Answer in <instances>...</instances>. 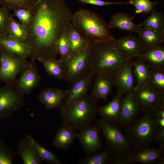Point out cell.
<instances>
[{
  "instance_id": "6da1fadb",
  "label": "cell",
  "mask_w": 164,
  "mask_h": 164,
  "mask_svg": "<svg viewBox=\"0 0 164 164\" xmlns=\"http://www.w3.org/2000/svg\"><path fill=\"white\" fill-rule=\"evenodd\" d=\"M31 10L24 42L31 48V60L56 58V42L71 23L73 14L65 0H39Z\"/></svg>"
},
{
  "instance_id": "7a4b0ae2",
  "label": "cell",
  "mask_w": 164,
  "mask_h": 164,
  "mask_svg": "<svg viewBox=\"0 0 164 164\" xmlns=\"http://www.w3.org/2000/svg\"><path fill=\"white\" fill-rule=\"evenodd\" d=\"M114 39L91 43L89 71L93 73L113 77L126 63L132 60L116 47Z\"/></svg>"
},
{
  "instance_id": "3957f363",
  "label": "cell",
  "mask_w": 164,
  "mask_h": 164,
  "mask_svg": "<svg viewBox=\"0 0 164 164\" xmlns=\"http://www.w3.org/2000/svg\"><path fill=\"white\" fill-rule=\"evenodd\" d=\"M97 101L87 93L60 108L63 124L75 130L90 125L98 113Z\"/></svg>"
},
{
  "instance_id": "277c9868",
  "label": "cell",
  "mask_w": 164,
  "mask_h": 164,
  "mask_svg": "<svg viewBox=\"0 0 164 164\" xmlns=\"http://www.w3.org/2000/svg\"><path fill=\"white\" fill-rule=\"evenodd\" d=\"M71 23L80 33L91 42L115 39L107 24L101 16L91 11L81 9L73 14Z\"/></svg>"
},
{
  "instance_id": "5b68a950",
  "label": "cell",
  "mask_w": 164,
  "mask_h": 164,
  "mask_svg": "<svg viewBox=\"0 0 164 164\" xmlns=\"http://www.w3.org/2000/svg\"><path fill=\"white\" fill-rule=\"evenodd\" d=\"M96 123L105 140L106 149L114 157L113 164H127V158L133 150L132 146L122 128L117 122L102 118L99 119Z\"/></svg>"
},
{
  "instance_id": "8992f818",
  "label": "cell",
  "mask_w": 164,
  "mask_h": 164,
  "mask_svg": "<svg viewBox=\"0 0 164 164\" xmlns=\"http://www.w3.org/2000/svg\"><path fill=\"white\" fill-rule=\"evenodd\" d=\"M125 128V134L132 146L141 149L149 147L159 128L156 111L147 110Z\"/></svg>"
},
{
  "instance_id": "52a82bcc",
  "label": "cell",
  "mask_w": 164,
  "mask_h": 164,
  "mask_svg": "<svg viewBox=\"0 0 164 164\" xmlns=\"http://www.w3.org/2000/svg\"><path fill=\"white\" fill-rule=\"evenodd\" d=\"M31 62L26 58L9 53L0 48V80L16 84L17 77L28 68Z\"/></svg>"
},
{
  "instance_id": "ba28073f",
  "label": "cell",
  "mask_w": 164,
  "mask_h": 164,
  "mask_svg": "<svg viewBox=\"0 0 164 164\" xmlns=\"http://www.w3.org/2000/svg\"><path fill=\"white\" fill-rule=\"evenodd\" d=\"M24 95L15 84H5L0 87V120L8 118L23 108L25 102Z\"/></svg>"
},
{
  "instance_id": "9c48e42d",
  "label": "cell",
  "mask_w": 164,
  "mask_h": 164,
  "mask_svg": "<svg viewBox=\"0 0 164 164\" xmlns=\"http://www.w3.org/2000/svg\"><path fill=\"white\" fill-rule=\"evenodd\" d=\"M91 43L81 52L63 60L65 72L64 80L73 83L89 71Z\"/></svg>"
},
{
  "instance_id": "30bf717a",
  "label": "cell",
  "mask_w": 164,
  "mask_h": 164,
  "mask_svg": "<svg viewBox=\"0 0 164 164\" xmlns=\"http://www.w3.org/2000/svg\"><path fill=\"white\" fill-rule=\"evenodd\" d=\"M134 94L142 108V112L152 109L164 108V93L159 92L149 85L135 87Z\"/></svg>"
},
{
  "instance_id": "8fae6325",
  "label": "cell",
  "mask_w": 164,
  "mask_h": 164,
  "mask_svg": "<svg viewBox=\"0 0 164 164\" xmlns=\"http://www.w3.org/2000/svg\"><path fill=\"white\" fill-rule=\"evenodd\" d=\"M80 130L77 138L87 155L100 150L103 143L100 132L96 123Z\"/></svg>"
},
{
  "instance_id": "7c38bea8",
  "label": "cell",
  "mask_w": 164,
  "mask_h": 164,
  "mask_svg": "<svg viewBox=\"0 0 164 164\" xmlns=\"http://www.w3.org/2000/svg\"><path fill=\"white\" fill-rule=\"evenodd\" d=\"M142 110L133 93L125 94L122 99L121 113L117 123L125 128L140 116Z\"/></svg>"
},
{
  "instance_id": "4fadbf2b",
  "label": "cell",
  "mask_w": 164,
  "mask_h": 164,
  "mask_svg": "<svg viewBox=\"0 0 164 164\" xmlns=\"http://www.w3.org/2000/svg\"><path fill=\"white\" fill-rule=\"evenodd\" d=\"M132 60L126 63L113 77L118 94L122 96L133 93L135 86Z\"/></svg>"
},
{
  "instance_id": "5bb4252c",
  "label": "cell",
  "mask_w": 164,
  "mask_h": 164,
  "mask_svg": "<svg viewBox=\"0 0 164 164\" xmlns=\"http://www.w3.org/2000/svg\"><path fill=\"white\" fill-rule=\"evenodd\" d=\"M163 149L149 147L141 149L132 150L128 157L127 164L139 162L142 164L164 163Z\"/></svg>"
},
{
  "instance_id": "9a60e30c",
  "label": "cell",
  "mask_w": 164,
  "mask_h": 164,
  "mask_svg": "<svg viewBox=\"0 0 164 164\" xmlns=\"http://www.w3.org/2000/svg\"><path fill=\"white\" fill-rule=\"evenodd\" d=\"M41 81L35 61L31 60L29 66L20 74L16 85L21 92L28 94L40 84Z\"/></svg>"
},
{
  "instance_id": "2e32d148",
  "label": "cell",
  "mask_w": 164,
  "mask_h": 164,
  "mask_svg": "<svg viewBox=\"0 0 164 164\" xmlns=\"http://www.w3.org/2000/svg\"><path fill=\"white\" fill-rule=\"evenodd\" d=\"M95 75L89 71L73 82L60 108L88 93L92 86Z\"/></svg>"
},
{
  "instance_id": "e0dca14e",
  "label": "cell",
  "mask_w": 164,
  "mask_h": 164,
  "mask_svg": "<svg viewBox=\"0 0 164 164\" xmlns=\"http://www.w3.org/2000/svg\"><path fill=\"white\" fill-rule=\"evenodd\" d=\"M68 90L50 87L43 90L39 94V100L48 109L60 108L66 98Z\"/></svg>"
},
{
  "instance_id": "ac0fdd59",
  "label": "cell",
  "mask_w": 164,
  "mask_h": 164,
  "mask_svg": "<svg viewBox=\"0 0 164 164\" xmlns=\"http://www.w3.org/2000/svg\"><path fill=\"white\" fill-rule=\"evenodd\" d=\"M114 42L117 48L132 59L138 57L145 49L139 38L131 34L115 39Z\"/></svg>"
},
{
  "instance_id": "d6986e66",
  "label": "cell",
  "mask_w": 164,
  "mask_h": 164,
  "mask_svg": "<svg viewBox=\"0 0 164 164\" xmlns=\"http://www.w3.org/2000/svg\"><path fill=\"white\" fill-rule=\"evenodd\" d=\"M114 86L113 77L103 73L96 74L91 95L97 101L102 99L107 101V97L112 93Z\"/></svg>"
},
{
  "instance_id": "ffe728a7",
  "label": "cell",
  "mask_w": 164,
  "mask_h": 164,
  "mask_svg": "<svg viewBox=\"0 0 164 164\" xmlns=\"http://www.w3.org/2000/svg\"><path fill=\"white\" fill-rule=\"evenodd\" d=\"M33 137L28 135L17 145L16 155L22 158L24 164H41L43 162L39 156L32 142Z\"/></svg>"
},
{
  "instance_id": "44dd1931",
  "label": "cell",
  "mask_w": 164,
  "mask_h": 164,
  "mask_svg": "<svg viewBox=\"0 0 164 164\" xmlns=\"http://www.w3.org/2000/svg\"><path fill=\"white\" fill-rule=\"evenodd\" d=\"M0 48L9 53L25 58L30 57L31 52L30 47L25 43L7 35L0 36Z\"/></svg>"
},
{
  "instance_id": "7402d4cb",
  "label": "cell",
  "mask_w": 164,
  "mask_h": 164,
  "mask_svg": "<svg viewBox=\"0 0 164 164\" xmlns=\"http://www.w3.org/2000/svg\"><path fill=\"white\" fill-rule=\"evenodd\" d=\"M134 16L131 17L127 13L120 12L112 15L108 23L107 24L109 29L117 28L121 30L138 33L141 27L133 21Z\"/></svg>"
},
{
  "instance_id": "603a6c76",
  "label": "cell",
  "mask_w": 164,
  "mask_h": 164,
  "mask_svg": "<svg viewBox=\"0 0 164 164\" xmlns=\"http://www.w3.org/2000/svg\"><path fill=\"white\" fill-rule=\"evenodd\" d=\"M143 60L151 69L164 68V46L145 48L138 57Z\"/></svg>"
},
{
  "instance_id": "cb8c5ba5",
  "label": "cell",
  "mask_w": 164,
  "mask_h": 164,
  "mask_svg": "<svg viewBox=\"0 0 164 164\" xmlns=\"http://www.w3.org/2000/svg\"><path fill=\"white\" fill-rule=\"evenodd\" d=\"M122 96L117 94L113 99L98 108V113L104 120L117 122L121 111Z\"/></svg>"
},
{
  "instance_id": "d4e9b609",
  "label": "cell",
  "mask_w": 164,
  "mask_h": 164,
  "mask_svg": "<svg viewBox=\"0 0 164 164\" xmlns=\"http://www.w3.org/2000/svg\"><path fill=\"white\" fill-rule=\"evenodd\" d=\"M77 133L69 125L63 124L57 132L52 145L60 149L67 150L77 138Z\"/></svg>"
},
{
  "instance_id": "484cf974",
  "label": "cell",
  "mask_w": 164,
  "mask_h": 164,
  "mask_svg": "<svg viewBox=\"0 0 164 164\" xmlns=\"http://www.w3.org/2000/svg\"><path fill=\"white\" fill-rule=\"evenodd\" d=\"M138 33L145 49L161 46L164 41V32L141 27Z\"/></svg>"
},
{
  "instance_id": "4316f807",
  "label": "cell",
  "mask_w": 164,
  "mask_h": 164,
  "mask_svg": "<svg viewBox=\"0 0 164 164\" xmlns=\"http://www.w3.org/2000/svg\"><path fill=\"white\" fill-rule=\"evenodd\" d=\"M67 33L70 48V56L81 52L91 42L83 36L71 23L67 28Z\"/></svg>"
},
{
  "instance_id": "83f0119b",
  "label": "cell",
  "mask_w": 164,
  "mask_h": 164,
  "mask_svg": "<svg viewBox=\"0 0 164 164\" xmlns=\"http://www.w3.org/2000/svg\"><path fill=\"white\" fill-rule=\"evenodd\" d=\"M132 61L133 73L136 82L135 86L138 87L148 85L151 68L147 63L142 58L136 57Z\"/></svg>"
},
{
  "instance_id": "f1b7e54d",
  "label": "cell",
  "mask_w": 164,
  "mask_h": 164,
  "mask_svg": "<svg viewBox=\"0 0 164 164\" xmlns=\"http://www.w3.org/2000/svg\"><path fill=\"white\" fill-rule=\"evenodd\" d=\"M43 66L47 73L56 79L64 80L65 72L63 60L56 58L39 59L38 60Z\"/></svg>"
},
{
  "instance_id": "f546056e",
  "label": "cell",
  "mask_w": 164,
  "mask_h": 164,
  "mask_svg": "<svg viewBox=\"0 0 164 164\" xmlns=\"http://www.w3.org/2000/svg\"><path fill=\"white\" fill-rule=\"evenodd\" d=\"M7 35L9 37L24 42L27 36V27L17 21L10 13L7 23Z\"/></svg>"
},
{
  "instance_id": "4dcf8cb0",
  "label": "cell",
  "mask_w": 164,
  "mask_h": 164,
  "mask_svg": "<svg viewBox=\"0 0 164 164\" xmlns=\"http://www.w3.org/2000/svg\"><path fill=\"white\" fill-rule=\"evenodd\" d=\"M114 157L107 149L87 155L81 159L79 163L82 164H113Z\"/></svg>"
},
{
  "instance_id": "1f68e13d",
  "label": "cell",
  "mask_w": 164,
  "mask_h": 164,
  "mask_svg": "<svg viewBox=\"0 0 164 164\" xmlns=\"http://www.w3.org/2000/svg\"><path fill=\"white\" fill-rule=\"evenodd\" d=\"M139 25L140 27L164 32L163 14L161 12H157L155 9H153L149 16Z\"/></svg>"
},
{
  "instance_id": "d6a6232c",
  "label": "cell",
  "mask_w": 164,
  "mask_h": 164,
  "mask_svg": "<svg viewBox=\"0 0 164 164\" xmlns=\"http://www.w3.org/2000/svg\"><path fill=\"white\" fill-rule=\"evenodd\" d=\"M148 85L155 91L164 93V68L151 69Z\"/></svg>"
},
{
  "instance_id": "836d02e7",
  "label": "cell",
  "mask_w": 164,
  "mask_h": 164,
  "mask_svg": "<svg viewBox=\"0 0 164 164\" xmlns=\"http://www.w3.org/2000/svg\"><path fill=\"white\" fill-rule=\"evenodd\" d=\"M67 27L62 32L56 43L55 47L57 55L60 56V59L63 60L70 56V44L67 33Z\"/></svg>"
},
{
  "instance_id": "e575fe53",
  "label": "cell",
  "mask_w": 164,
  "mask_h": 164,
  "mask_svg": "<svg viewBox=\"0 0 164 164\" xmlns=\"http://www.w3.org/2000/svg\"><path fill=\"white\" fill-rule=\"evenodd\" d=\"M32 141L39 156L43 161L53 164H63L55 153L44 148L33 138Z\"/></svg>"
},
{
  "instance_id": "d590c367",
  "label": "cell",
  "mask_w": 164,
  "mask_h": 164,
  "mask_svg": "<svg viewBox=\"0 0 164 164\" xmlns=\"http://www.w3.org/2000/svg\"><path fill=\"white\" fill-rule=\"evenodd\" d=\"M39 0H0V6L9 10L17 8L32 9Z\"/></svg>"
},
{
  "instance_id": "8d00e7d4",
  "label": "cell",
  "mask_w": 164,
  "mask_h": 164,
  "mask_svg": "<svg viewBox=\"0 0 164 164\" xmlns=\"http://www.w3.org/2000/svg\"><path fill=\"white\" fill-rule=\"evenodd\" d=\"M128 2L135 7L134 15L140 13L147 14L150 13L153 8L158 4L157 2L150 0H130Z\"/></svg>"
},
{
  "instance_id": "74e56055",
  "label": "cell",
  "mask_w": 164,
  "mask_h": 164,
  "mask_svg": "<svg viewBox=\"0 0 164 164\" xmlns=\"http://www.w3.org/2000/svg\"><path fill=\"white\" fill-rule=\"evenodd\" d=\"M16 153H13L0 138V164H12Z\"/></svg>"
},
{
  "instance_id": "f35d334b",
  "label": "cell",
  "mask_w": 164,
  "mask_h": 164,
  "mask_svg": "<svg viewBox=\"0 0 164 164\" xmlns=\"http://www.w3.org/2000/svg\"><path fill=\"white\" fill-rule=\"evenodd\" d=\"M14 15L16 17L20 22L27 27L30 23L32 18L31 9L26 8H17L13 9Z\"/></svg>"
},
{
  "instance_id": "ab89813d",
  "label": "cell",
  "mask_w": 164,
  "mask_h": 164,
  "mask_svg": "<svg viewBox=\"0 0 164 164\" xmlns=\"http://www.w3.org/2000/svg\"><path fill=\"white\" fill-rule=\"evenodd\" d=\"M9 10L0 6V36L7 35V23L10 13Z\"/></svg>"
},
{
  "instance_id": "60d3db41",
  "label": "cell",
  "mask_w": 164,
  "mask_h": 164,
  "mask_svg": "<svg viewBox=\"0 0 164 164\" xmlns=\"http://www.w3.org/2000/svg\"><path fill=\"white\" fill-rule=\"evenodd\" d=\"M83 4H88L98 6H108L112 5L128 4V2H108L101 0H77Z\"/></svg>"
},
{
  "instance_id": "b9f144b4",
  "label": "cell",
  "mask_w": 164,
  "mask_h": 164,
  "mask_svg": "<svg viewBox=\"0 0 164 164\" xmlns=\"http://www.w3.org/2000/svg\"><path fill=\"white\" fill-rule=\"evenodd\" d=\"M154 141L158 144L159 147L164 149V128H159L154 138Z\"/></svg>"
},
{
  "instance_id": "7bdbcfd3",
  "label": "cell",
  "mask_w": 164,
  "mask_h": 164,
  "mask_svg": "<svg viewBox=\"0 0 164 164\" xmlns=\"http://www.w3.org/2000/svg\"><path fill=\"white\" fill-rule=\"evenodd\" d=\"M157 125L159 128H164V118L157 117L156 119Z\"/></svg>"
},
{
  "instance_id": "ee69618b",
  "label": "cell",
  "mask_w": 164,
  "mask_h": 164,
  "mask_svg": "<svg viewBox=\"0 0 164 164\" xmlns=\"http://www.w3.org/2000/svg\"><path fill=\"white\" fill-rule=\"evenodd\" d=\"M156 115L158 117L164 118V108H160L156 111Z\"/></svg>"
}]
</instances>
